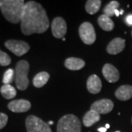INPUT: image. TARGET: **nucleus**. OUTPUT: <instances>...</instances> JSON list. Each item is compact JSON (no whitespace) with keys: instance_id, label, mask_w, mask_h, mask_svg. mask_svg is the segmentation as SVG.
<instances>
[{"instance_id":"12","label":"nucleus","mask_w":132,"mask_h":132,"mask_svg":"<svg viewBox=\"0 0 132 132\" xmlns=\"http://www.w3.org/2000/svg\"><path fill=\"white\" fill-rule=\"evenodd\" d=\"M126 41L122 38H117L113 39L109 43L106 51L110 54H117L123 51L125 48Z\"/></svg>"},{"instance_id":"13","label":"nucleus","mask_w":132,"mask_h":132,"mask_svg":"<svg viewBox=\"0 0 132 132\" xmlns=\"http://www.w3.org/2000/svg\"><path fill=\"white\" fill-rule=\"evenodd\" d=\"M87 87L90 93L97 94L101 90L102 83L97 75H91L87 81Z\"/></svg>"},{"instance_id":"7","label":"nucleus","mask_w":132,"mask_h":132,"mask_svg":"<svg viewBox=\"0 0 132 132\" xmlns=\"http://www.w3.org/2000/svg\"><path fill=\"white\" fill-rule=\"evenodd\" d=\"M5 47L9 49L14 54L18 57H21L22 55L27 53L29 50V46L27 42L22 40H7L5 43Z\"/></svg>"},{"instance_id":"20","label":"nucleus","mask_w":132,"mask_h":132,"mask_svg":"<svg viewBox=\"0 0 132 132\" xmlns=\"http://www.w3.org/2000/svg\"><path fill=\"white\" fill-rule=\"evenodd\" d=\"M1 93L5 99H12L16 95V90L10 85H5L1 87Z\"/></svg>"},{"instance_id":"16","label":"nucleus","mask_w":132,"mask_h":132,"mask_svg":"<svg viewBox=\"0 0 132 132\" xmlns=\"http://www.w3.org/2000/svg\"><path fill=\"white\" fill-rule=\"evenodd\" d=\"M100 118V114L98 113L93 110H90L83 117V123L86 127H90L94 123L98 122Z\"/></svg>"},{"instance_id":"1","label":"nucleus","mask_w":132,"mask_h":132,"mask_svg":"<svg viewBox=\"0 0 132 132\" xmlns=\"http://www.w3.org/2000/svg\"><path fill=\"white\" fill-rule=\"evenodd\" d=\"M49 27V20L42 5L35 1L25 3L21 19V29L25 35L45 32Z\"/></svg>"},{"instance_id":"6","label":"nucleus","mask_w":132,"mask_h":132,"mask_svg":"<svg viewBox=\"0 0 132 132\" xmlns=\"http://www.w3.org/2000/svg\"><path fill=\"white\" fill-rule=\"evenodd\" d=\"M81 39L87 45H91L95 41L96 35L93 24L90 22H84L79 29Z\"/></svg>"},{"instance_id":"28","label":"nucleus","mask_w":132,"mask_h":132,"mask_svg":"<svg viewBox=\"0 0 132 132\" xmlns=\"http://www.w3.org/2000/svg\"><path fill=\"white\" fill-rule=\"evenodd\" d=\"M109 127H110V126H109V124H106V129H108V128H109Z\"/></svg>"},{"instance_id":"26","label":"nucleus","mask_w":132,"mask_h":132,"mask_svg":"<svg viewBox=\"0 0 132 132\" xmlns=\"http://www.w3.org/2000/svg\"><path fill=\"white\" fill-rule=\"evenodd\" d=\"M98 131L99 132H106V128H104V127L100 128H98Z\"/></svg>"},{"instance_id":"2","label":"nucleus","mask_w":132,"mask_h":132,"mask_svg":"<svg viewBox=\"0 0 132 132\" xmlns=\"http://www.w3.org/2000/svg\"><path fill=\"white\" fill-rule=\"evenodd\" d=\"M24 5L23 0H0V9L2 14L13 24L21 22Z\"/></svg>"},{"instance_id":"23","label":"nucleus","mask_w":132,"mask_h":132,"mask_svg":"<svg viewBox=\"0 0 132 132\" xmlns=\"http://www.w3.org/2000/svg\"><path fill=\"white\" fill-rule=\"evenodd\" d=\"M10 63H11V59L9 55L7 53L0 50V65H9Z\"/></svg>"},{"instance_id":"10","label":"nucleus","mask_w":132,"mask_h":132,"mask_svg":"<svg viewBox=\"0 0 132 132\" xmlns=\"http://www.w3.org/2000/svg\"><path fill=\"white\" fill-rule=\"evenodd\" d=\"M7 106L10 110L13 112H16V113L25 112L30 109L31 104L27 100L19 99V100H14L10 101Z\"/></svg>"},{"instance_id":"31","label":"nucleus","mask_w":132,"mask_h":132,"mask_svg":"<svg viewBox=\"0 0 132 132\" xmlns=\"http://www.w3.org/2000/svg\"><path fill=\"white\" fill-rule=\"evenodd\" d=\"M115 132H120V131H115Z\"/></svg>"},{"instance_id":"8","label":"nucleus","mask_w":132,"mask_h":132,"mask_svg":"<svg viewBox=\"0 0 132 132\" xmlns=\"http://www.w3.org/2000/svg\"><path fill=\"white\" fill-rule=\"evenodd\" d=\"M114 107L113 102L109 99H101L92 104L90 110L96 112L99 114L110 112Z\"/></svg>"},{"instance_id":"5","label":"nucleus","mask_w":132,"mask_h":132,"mask_svg":"<svg viewBox=\"0 0 132 132\" xmlns=\"http://www.w3.org/2000/svg\"><path fill=\"white\" fill-rule=\"evenodd\" d=\"M27 132H52L48 123L35 115H30L26 119Z\"/></svg>"},{"instance_id":"18","label":"nucleus","mask_w":132,"mask_h":132,"mask_svg":"<svg viewBox=\"0 0 132 132\" xmlns=\"http://www.w3.org/2000/svg\"><path fill=\"white\" fill-rule=\"evenodd\" d=\"M49 77V74L46 72H40L34 77L33 85L38 88H40L47 83Z\"/></svg>"},{"instance_id":"17","label":"nucleus","mask_w":132,"mask_h":132,"mask_svg":"<svg viewBox=\"0 0 132 132\" xmlns=\"http://www.w3.org/2000/svg\"><path fill=\"white\" fill-rule=\"evenodd\" d=\"M98 23L101 28L105 31H112L114 27V24L112 21L111 18L108 17L106 15H101L98 19Z\"/></svg>"},{"instance_id":"3","label":"nucleus","mask_w":132,"mask_h":132,"mask_svg":"<svg viewBox=\"0 0 132 132\" xmlns=\"http://www.w3.org/2000/svg\"><path fill=\"white\" fill-rule=\"evenodd\" d=\"M57 132H81V122L74 114H66L57 123Z\"/></svg>"},{"instance_id":"25","label":"nucleus","mask_w":132,"mask_h":132,"mask_svg":"<svg viewBox=\"0 0 132 132\" xmlns=\"http://www.w3.org/2000/svg\"><path fill=\"white\" fill-rule=\"evenodd\" d=\"M125 22L128 26H132V15H128L125 19Z\"/></svg>"},{"instance_id":"21","label":"nucleus","mask_w":132,"mask_h":132,"mask_svg":"<svg viewBox=\"0 0 132 132\" xmlns=\"http://www.w3.org/2000/svg\"><path fill=\"white\" fill-rule=\"evenodd\" d=\"M119 2L117 1H112L109 3L108 5H106L104 7V15H107L108 17H112L114 15V12L116 10H118L119 7Z\"/></svg>"},{"instance_id":"24","label":"nucleus","mask_w":132,"mask_h":132,"mask_svg":"<svg viewBox=\"0 0 132 132\" xmlns=\"http://www.w3.org/2000/svg\"><path fill=\"white\" fill-rule=\"evenodd\" d=\"M8 117L7 114L0 112V129L3 128L7 125Z\"/></svg>"},{"instance_id":"11","label":"nucleus","mask_w":132,"mask_h":132,"mask_svg":"<svg viewBox=\"0 0 132 132\" xmlns=\"http://www.w3.org/2000/svg\"><path fill=\"white\" fill-rule=\"evenodd\" d=\"M102 73L104 78L110 83L118 81L120 78V73L118 69L114 66L109 63L104 65L102 69Z\"/></svg>"},{"instance_id":"14","label":"nucleus","mask_w":132,"mask_h":132,"mask_svg":"<svg viewBox=\"0 0 132 132\" xmlns=\"http://www.w3.org/2000/svg\"><path fill=\"white\" fill-rule=\"evenodd\" d=\"M116 98L120 101H127L132 97V86L123 85L120 87L115 92Z\"/></svg>"},{"instance_id":"15","label":"nucleus","mask_w":132,"mask_h":132,"mask_svg":"<svg viewBox=\"0 0 132 132\" xmlns=\"http://www.w3.org/2000/svg\"><path fill=\"white\" fill-rule=\"evenodd\" d=\"M65 65L69 70L78 71L85 67V62L81 59L76 58V57H70L65 60Z\"/></svg>"},{"instance_id":"19","label":"nucleus","mask_w":132,"mask_h":132,"mask_svg":"<svg viewBox=\"0 0 132 132\" xmlns=\"http://www.w3.org/2000/svg\"><path fill=\"white\" fill-rule=\"evenodd\" d=\"M101 5V1L100 0H88L86 2L85 10L87 13L90 15H93L96 13L100 9Z\"/></svg>"},{"instance_id":"30","label":"nucleus","mask_w":132,"mask_h":132,"mask_svg":"<svg viewBox=\"0 0 132 132\" xmlns=\"http://www.w3.org/2000/svg\"><path fill=\"white\" fill-rule=\"evenodd\" d=\"M123 10H120V15L123 14Z\"/></svg>"},{"instance_id":"4","label":"nucleus","mask_w":132,"mask_h":132,"mask_svg":"<svg viewBox=\"0 0 132 132\" xmlns=\"http://www.w3.org/2000/svg\"><path fill=\"white\" fill-rule=\"evenodd\" d=\"M29 69V62L26 60H20L15 67V84L20 90H25L29 85L27 75Z\"/></svg>"},{"instance_id":"9","label":"nucleus","mask_w":132,"mask_h":132,"mask_svg":"<svg viewBox=\"0 0 132 132\" xmlns=\"http://www.w3.org/2000/svg\"><path fill=\"white\" fill-rule=\"evenodd\" d=\"M53 35L56 38H62L67 32V24L65 21L61 17H57L53 20L52 24Z\"/></svg>"},{"instance_id":"27","label":"nucleus","mask_w":132,"mask_h":132,"mask_svg":"<svg viewBox=\"0 0 132 132\" xmlns=\"http://www.w3.org/2000/svg\"><path fill=\"white\" fill-rule=\"evenodd\" d=\"M114 15H115L116 16H119V15H120V12H119V10H115V12H114Z\"/></svg>"},{"instance_id":"22","label":"nucleus","mask_w":132,"mask_h":132,"mask_svg":"<svg viewBox=\"0 0 132 132\" xmlns=\"http://www.w3.org/2000/svg\"><path fill=\"white\" fill-rule=\"evenodd\" d=\"M14 70L13 69H8L7 71H5L4 76H3V83L5 85H10L13 80V77H14Z\"/></svg>"},{"instance_id":"29","label":"nucleus","mask_w":132,"mask_h":132,"mask_svg":"<svg viewBox=\"0 0 132 132\" xmlns=\"http://www.w3.org/2000/svg\"><path fill=\"white\" fill-rule=\"evenodd\" d=\"M53 122H52V121H49V122H48V125H52V124H53Z\"/></svg>"}]
</instances>
